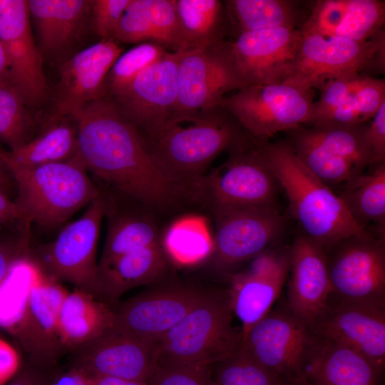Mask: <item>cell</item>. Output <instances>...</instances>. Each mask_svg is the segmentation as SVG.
<instances>
[{
  "label": "cell",
  "mask_w": 385,
  "mask_h": 385,
  "mask_svg": "<svg viewBox=\"0 0 385 385\" xmlns=\"http://www.w3.org/2000/svg\"><path fill=\"white\" fill-rule=\"evenodd\" d=\"M73 119L79 157L96 177L150 207H168L183 193L155 163L137 128L108 97L87 104Z\"/></svg>",
  "instance_id": "cell-1"
},
{
  "label": "cell",
  "mask_w": 385,
  "mask_h": 385,
  "mask_svg": "<svg viewBox=\"0 0 385 385\" xmlns=\"http://www.w3.org/2000/svg\"><path fill=\"white\" fill-rule=\"evenodd\" d=\"M247 134L232 114L217 106L169 117L155 131L140 135L164 174L190 195L213 160L229 152Z\"/></svg>",
  "instance_id": "cell-2"
},
{
  "label": "cell",
  "mask_w": 385,
  "mask_h": 385,
  "mask_svg": "<svg viewBox=\"0 0 385 385\" xmlns=\"http://www.w3.org/2000/svg\"><path fill=\"white\" fill-rule=\"evenodd\" d=\"M257 143L287 195L291 215L305 235L324 248L366 231L356 223L337 193L303 164L287 140Z\"/></svg>",
  "instance_id": "cell-3"
},
{
  "label": "cell",
  "mask_w": 385,
  "mask_h": 385,
  "mask_svg": "<svg viewBox=\"0 0 385 385\" xmlns=\"http://www.w3.org/2000/svg\"><path fill=\"white\" fill-rule=\"evenodd\" d=\"M228 289H213L155 343L157 366L212 365L238 351Z\"/></svg>",
  "instance_id": "cell-4"
},
{
  "label": "cell",
  "mask_w": 385,
  "mask_h": 385,
  "mask_svg": "<svg viewBox=\"0 0 385 385\" xmlns=\"http://www.w3.org/2000/svg\"><path fill=\"white\" fill-rule=\"evenodd\" d=\"M9 170L17 188L14 202L23 219L30 223L61 225L101 191L88 176L79 155L31 169Z\"/></svg>",
  "instance_id": "cell-5"
},
{
  "label": "cell",
  "mask_w": 385,
  "mask_h": 385,
  "mask_svg": "<svg viewBox=\"0 0 385 385\" xmlns=\"http://www.w3.org/2000/svg\"><path fill=\"white\" fill-rule=\"evenodd\" d=\"M228 160L205 175L190 196L207 205L213 215L242 208L273 206L281 188L248 133L229 152Z\"/></svg>",
  "instance_id": "cell-6"
},
{
  "label": "cell",
  "mask_w": 385,
  "mask_h": 385,
  "mask_svg": "<svg viewBox=\"0 0 385 385\" xmlns=\"http://www.w3.org/2000/svg\"><path fill=\"white\" fill-rule=\"evenodd\" d=\"M108 207L106 195L100 191L84 214L66 226L53 241L31 247L28 262L41 274L70 283L101 301L96 252Z\"/></svg>",
  "instance_id": "cell-7"
},
{
  "label": "cell",
  "mask_w": 385,
  "mask_h": 385,
  "mask_svg": "<svg viewBox=\"0 0 385 385\" xmlns=\"http://www.w3.org/2000/svg\"><path fill=\"white\" fill-rule=\"evenodd\" d=\"M299 30L294 68L283 83L313 90L330 80L365 71L384 73V28L366 41L324 35L303 25Z\"/></svg>",
  "instance_id": "cell-8"
},
{
  "label": "cell",
  "mask_w": 385,
  "mask_h": 385,
  "mask_svg": "<svg viewBox=\"0 0 385 385\" xmlns=\"http://www.w3.org/2000/svg\"><path fill=\"white\" fill-rule=\"evenodd\" d=\"M328 299L385 306V235L369 231L324 247Z\"/></svg>",
  "instance_id": "cell-9"
},
{
  "label": "cell",
  "mask_w": 385,
  "mask_h": 385,
  "mask_svg": "<svg viewBox=\"0 0 385 385\" xmlns=\"http://www.w3.org/2000/svg\"><path fill=\"white\" fill-rule=\"evenodd\" d=\"M313 103L312 90L282 82L243 87L224 97L219 106L255 139L265 142L279 132L305 125Z\"/></svg>",
  "instance_id": "cell-10"
},
{
  "label": "cell",
  "mask_w": 385,
  "mask_h": 385,
  "mask_svg": "<svg viewBox=\"0 0 385 385\" xmlns=\"http://www.w3.org/2000/svg\"><path fill=\"white\" fill-rule=\"evenodd\" d=\"M36 272L8 329L24 352L26 361L48 371L56 368L66 354L58 332V314L68 291L59 282Z\"/></svg>",
  "instance_id": "cell-11"
},
{
  "label": "cell",
  "mask_w": 385,
  "mask_h": 385,
  "mask_svg": "<svg viewBox=\"0 0 385 385\" xmlns=\"http://www.w3.org/2000/svg\"><path fill=\"white\" fill-rule=\"evenodd\" d=\"M314 334L285 302L271 309L242 337V347L255 361L290 384L301 382Z\"/></svg>",
  "instance_id": "cell-12"
},
{
  "label": "cell",
  "mask_w": 385,
  "mask_h": 385,
  "mask_svg": "<svg viewBox=\"0 0 385 385\" xmlns=\"http://www.w3.org/2000/svg\"><path fill=\"white\" fill-rule=\"evenodd\" d=\"M177 84L176 102L169 117L217 106L227 93L246 86L233 64L227 40L184 50L178 63Z\"/></svg>",
  "instance_id": "cell-13"
},
{
  "label": "cell",
  "mask_w": 385,
  "mask_h": 385,
  "mask_svg": "<svg viewBox=\"0 0 385 385\" xmlns=\"http://www.w3.org/2000/svg\"><path fill=\"white\" fill-rule=\"evenodd\" d=\"M161 282L112 306L113 327L155 344L213 290L183 282Z\"/></svg>",
  "instance_id": "cell-14"
},
{
  "label": "cell",
  "mask_w": 385,
  "mask_h": 385,
  "mask_svg": "<svg viewBox=\"0 0 385 385\" xmlns=\"http://www.w3.org/2000/svg\"><path fill=\"white\" fill-rule=\"evenodd\" d=\"M214 216V251L210 258L214 267L225 273L271 247L287 227L277 205L238 209Z\"/></svg>",
  "instance_id": "cell-15"
},
{
  "label": "cell",
  "mask_w": 385,
  "mask_h": 385,
  "mask_svg": "<svg viewBox=\"0 0 385 385\" xmlns=\"http://www.w3.org/2000/svg\"><path fill=\"white\" fill-rule=\"evenodd\" d=\"M70 355L69 367L85 376H113L149 384L157 367L155 343L113 326Z\"/></svg>",
  "instance_id": "cell-16"
},
{
  "label": "cell",
  "mask_w": 385,
  "mask_h": 385,
  "mask_svg": "<svg viewBox=\"0 0 385 385\" xmlns=\"http://www.w3.org/2000/svg\"><path fill=\"white\" fill-rule=\"evenodd\" d=\"M184 50L169 52L139 73L119 94L109 98L140 135L160 128L170 115L178 92V67Z\"/></svg>",
  "instance_id": "cell-17"
},
{
  "label": "cell",
  "mask_w": 385,
  "mask_h": 385,
  "mask_svg": "<svg viewBox=\"0 0 385 385\" xmlns=\"http://www.w3.org/2000/svg\"><path fill=\"white\" fill-rule=\"evenodd\" d=\"M123 47L113 38L76 53L60 68V78L52 112L45 127L74 116L87 104L106 97V80L122 54Z\"/></svg>",
  "instance_id": "cell-18"
},
{
  "label": "cell",
  "mask_w": 385,
  "mask_h": 385,
  "mask_svg": "<svg viewBox=\"0 0 385 385\" xmlns=\"http://www.w3.org/2000/svg\"><path fill=\"white\" fill-rule=\"evenodd\" d=\"M0 41L8 56L13 84L28 106H41L49 88L43 55L31 29L28 1L0 0Z\"/></svg>",
  "instance_id": "cell-19"
},
{
  "label": "cell",
  "mask_w": 385,
  "mask_h": 385,
  "mask_svg": "<svg viewBox=\"0 0 385 385\" xmlns=\"http://www.w3.org/2000/svg\"><path fill=\"white\" fill-rule=\"evenodd\" d=\"M299 43V28H276L242 34L227 41V46L247 86L285 81L292 73Z\"/></svg>",
  "instance_id": "cell-20"
},
{
  "label": "cell",
  "mask_w": 385,
  "mask_h": 385,
  "mask_svg": "<svg viewBox=\"0 0 385 385\" xmlns=\"http://www.w3.org/2000/svg\"><path fill=\"white\" fill-rule=\"evenodd\" d=\"M289 246L265 250L244 270L232 273L227 289L242 337L271 309L289 275Z\"/></svg>",
  "instance_id": "cell-21"
},
{
  "label": "cell",
  "mask_w": 385,
  "mask_h": 385,
  "mask_svg": "<svg viewBox=\"0 0 385 385\" xmlns=\"http://www.w3.org/2000/svg\"><path fill=\"white\" fill-rule=\"evenodd\" d=\"M309 327L316 336L358 351L384 371L385 306L328 299Z\"/></svg>",
  "instance_id": "cell-22"
},
{
  "label": "cell",
  "mask_w": 385,
  "mask_h": 385,
  "mask_svg": "<svg viewBox=\"0 0 385 385\" xmlns=\"http://www.w3.org/2000/svg\"><path fill=\"white\" fill-rule=\"evenodd\" d=\"M289 254L285 302L310 326L326 306L331 292L325 250L301 230L289 246Z\"/></svg>",
  "instance_id": "cell-23"
},
{
  "label": "cell",
  "mask_w": 385,
  "mask_h": 385,
  "mask_svg": "<svg viewBox=\"0 0 385 385\" xmlns=\"http://www.w3.org/2000/svg\"><path fill=\"white\" fill-rule=\"evenodd\" d=\"M384 21V1L317 0L303 26L324 35L366 41Z\"/></svg>",
  "instance_id": "cell-24"
},
{
  "label": "cell",
  "mask_w": 385,
  "mask_h": 385,
  "mask_svg": "<svg viewBox=\"0 0 385 385\" xmlns=\"http://www.w3.org/2000/svg\"><path fill=\"white\" fill-rule=\"evenodd\" d=\"M382 372L358 351L315 335L303 379L315 385H379Z\"/></svg>",
  "instance_id": "cell-25"
},
{
  "label": "cell",
  "mask_w": 385,
  "mask_h": 385,
  "mask_svg": "<svg viewBox=\"0 0 385 385\" xmlns=\"http://www.w3.org/2000/svg\"><path fill=\"white\" fill-rule=\"evenodd\" d=\"M91 6L88 0H28L42 55H58L77 40L91 20Z\"/></svg>",
  "instance_id": "cell-26"
},
{
  "label": "cell",
  "mask_w": 385,
  "mask_h": 385,
  "mask_svg": "<svg viewBox=\"0 0 385 385\" xmlns=\"http://www.w3.org/2000/svg\"><path fill=\"white\" fill-rule=\"evenodd\" d=\"M170 265L158 243L98 267L101 301L112 307L122 294L131 289L163 281Z\"/></svg>",
  "instance_id": "cell-27"
},
{
  "label": "cell",
  "mask_w": 385,
  "mask_h": 385,
  "mask_svg": "<svg viewBox=\"0 0 385 385\" xmlns=\"http://www.w3.org/2000/svg\"><path fill=\"white\" fill-rule=\"evenodd\" d=\"M229 34L276 28H300L310 11L308 3L296 0L223 1Z\"/></svg>",
  "instance_id": "cell-28"
},
{
  "label": "cell",
  "mask_w": 385,
  "mask_h": 385,
  "mask_svg": "<svg viewBox=\"0 0 385 385\" xmlns=\"http://www.w3.org/2000/svg\"><path fill=\"white\" fill-rule=\"evenodd\" d=\"M112 307L76 289L68 292L60 307L58 332L66 353L98 337L113 326Z\"/></svg>",
  "instance_id": "cell-29"
},
{
  "label": "cell",
  "mask_w": 385,
  "mask_h": 385,
  "mask_svg": "<svg viewBox=\"0 0 385 385\" xmlns=\"http://www.w3.org/2000/svg\"><path fill=\"white\" fill-rule=\"evenodd\" d=\"M78 155L76 123H71L68 118L48 125L15 150L0 148V157L8 170L31 169L66 161Z\"/></svg>",
  "instance_id": "cell-30"
},
{
  "label": "cell",
  "mask_w": 385,
  "mask_h": 385,
  "mask_svg": "<svg viewBox=\"0 0 385 385\" xmlns=\"http://www.w3.org/2000/svg\"><path fill=\"white\" fill-rule=\"evenodd\" d=\"M340 187L336 192L362 229L385 235V163L372 165Z\"/></svg>",
  "instance_id": "cell-31"
},
{
  "label": "cell",
  "mask_w": 385,
  "mask_h": 385,
  "mask_svg": "<svg viewBox=\"0 0 385 385\" xmlns=\"http://www.w3.org/2000/svg\"><path fill=\"white\" fill-rule=\"evenodd\" d=\"M180 50H193L223 41L229 34L225 4L220 0H175Z\"/></svg>",
  "instance_id": "cell-32"
},
{
  "label": "cell",
  "mask_w": 385,
  "mask_h": 385,
  "mask_svg": "<svg viewBox=\"0 0 385 385\" xmlns=\"http://www.w3.org/2000/svg\"><path fill=\"white\" fill-rule=\"evenodd\" d=\"M160 245L170 264L192 267L212 255L213 234L207 220L198 215H187L174 220L160 235Z\"/></svg>",
  "instance_id": "cell-33"
},
{
  "label": "cell",
  "mask_w": 385,
  "mask_h": 385,
  "mask_svg": "<svg viewBox=\"0 0 385 385\" xmlns=\"http://www.w3.org/2000/svg\"><path fill=\"white\" fill-rule=\"evenodd\" d=\"M287 140L303 164L322 183L332 189L364 173L353 163L330 152L309 133L307 126L288 131ZM333 190V189H332Z\"/></svg>",
  "instance_id": "cell-34"
},
{
  "label": "cell",
  "mask_w": 385,
  "mask_h": 385,
  "mask_svg": "<svg viewBox=\"0 0 385 385\" xmlns=\"http://www.w3.org/2000/svg\"><path fill=\"white\" fill-rule=\"evenodd\" d=\"M158 243H160V235L156 224L150 217L134 212L114 214L109 220L98 267Z\"/></svg>",
  "instance_id": "cell-35"
},
{
  "label": "cell",
  "mask_w": 385,
  "mask_h": 385,
  "mask_svg": "<svg viewBox=\"0 0 385 385\" xmlns=\"http://www.w3.org/2000/svg\"><path fill=\"white\" fill-rule=\"evenodd\" d=\"M369 122L353 125L320 124L307 127L311 135L327 150L364 171L373 165L367 136Z\"/></svg>",
  "instance_id": "cell-36"
},
{
  "label": "cell",
  "mask_w": 385,
  "mask_h": 385,
  "mask_svg": "<svg viewBox=\"0 0 385 385\" xmlns=\"http://www.w3.org/2000/svg\"><path fill=\"white\" fill-rule=\"evenodd\" d=\"M27 104L12 82L0 83V140L15 150L34 138Z\"/></svg>",
  "instance_id": "cell-37"
},
{
  "label": "cell",
  "mask_w": 385,
  "mask_h": 385,
  "mask_svg": "<svg viewBox=\"0 0 385 385\" xmlns=\"http://www.w3.org/2000/svg\"><path fill=\"white\" fill-rule=\"evenodd\" d=\"M384 102V79L367 76L362 84L342 105L316 125H353L367 123Z\"/></svg>",
  "instance_id": "cell-38"
},
{
  "label": "cell",
  "mask_w": 385,
  "mask_h": 385,
  "mask_svg": "<svg viewBox=\"0 0 385 385\" xmlns=\"http://www.w3.org/2000/svg\"><path fill=\"white\" fill-rule=\"evenodd\" d=\"M169 52L158 43L146 41L122 53L107 75L106 97L112 98L121 93L144 69Z\"/></svg>",
  "instance_id": "cell-39"
},
{
  "label": "cell",
  "mask_w": 385,
  "mask_h": 385,
  "mask_svg": "<svg viewBox=\"0 0 385 385\" xmlns=\"http://www.w3.org/2000/svg\"><path fill=\"white\" fill-rule=\"evenodd\" d=\"M215 385H292L272 374L241 347L212 365ZM299 383V382H298Z\"/></svg>",
  "instance_id": "cell-40"
},
{
  "label": "cell",
  "mask_w": 385,
  "mask_h": 385,
  "mask_svg": "<svg viewBox=\"0 0 385 385\" xmlns=\"http://www.w3.org/2000/svg\"><path fill=\"white\" fill-rule=\"evenodd\" d=\"M5 223L0 225V286L14 266L28 260L31 248L29 222H9L4 230Z\"/></svg>",
  "instance_id": "cell-41"
},
{
  "label": "cell",
  "mask_w": 385,
  "mask_h": 385,
  "mask_svg": "<svg viewBox=\"0 0 385 385\" xmlns=\"http://www.w3.org/2000/svg\"><path fill=\"white\" fill-rule=\"evenodd\" d=\"M112 38L118 43H155L151 0H132Z\"/></svg>",
  "instance_id": "cell-42"
},
{
  "label": "cell",
  "mask_w": 385,
  "mask_h": 385,
  "mask_svg": "<svg viewBox=\"0 0 385 385\" xmlns=\"http://www.w3.org/2000/svg\"><path fill=\"white\" fill-rule=\"evenodd\" d=\"M367 75H348L327 81L319 90L321 96L314 101L308 120L304 126L319 123L331 112L342 105L362 84Z\"/></svg>",
  "instance_id": "cell-43"
},
{
  "label": "cell",
  "mask_w": 385,
  "mask_h": 385,
  "mask_svg": "<svg viewBox=\"0 0 385 385\" xmlns=\"http://www.w3.org/2000/svg\"><path fill=\"white\" fill-rule=\"evenodd\" d=\"M155 43L170 52L181 48L175 0H151Z\"/></svg>",
  "instance_id": "cell-44"
},
{
  "label": "cell",
  "mask_w": 385,
  "mask_h": 385,
  "mask_svg": "<svg viewBox=\"0 0 385 385\" xmlns=\"http://www.w3.org/2000/svg\"><path fill=\"white\" fill-rule=\"evenodd\" d=\"M212 365L157 366L149 384L150 385H215L212 375Z\"/></svg>",
  "instance_id": "cell-45"
},
{
  "label": "cell",
  "mask_w": 385,
  "mask_h": 385,
  "mask_svg": "<svg viewBox=\"0 0 385 385\" xmlns=\"http://www.w3.org/2000/svg\"><path fill=\"white\" fill-rule=\"evenodd\" d=\"M132 0H92L91 22L102 39L112 38L118 24Z\"/></svg>",
  "instance_id": "cell-46"
},
{
  "label": "cell",
  "mask_w": 385,
  "mask_h": 385,
  "mask_svg": "<svg viewBox=\"0 0 385 385\" xmlns=\"http://www.w3.org/2000/svg\"><path fill=\"white\" fill-rule=\"evenodd\" d=\"M367 136L371 150L372 165L385 163V102L369 122Z\"/></svg>",
  "instance_id": "cell-47"
},
{
  "label": "cell",
  "mask_w": 385,
  "mask_h": 385,
  "mask_svg": "<svg viewBox=\"0 0 385 385\" xmlns=\"http://www.w3.org/2000/svg\"><path fill=\"white\" fill-rule=\"evenodd\" d=\"M21 364L16 349L0 338V385L7 384L19 371Z\"/></svg>",
  "instance_id": "cell-48"
},
{
  "label": "cell",
  "mask_w": 385,
  "mask_h": 385,
  "mask_svg": "<svg viewBox=\"0 0 385 385\" xmlns=\"http://www.w3.org/2000/svg\"><path fill=\"white\" fill-rule=\"evenodd\" d=\"M43 385H87L86 377L72 368L60 371L56 368L46 371Z\"/></svg>",
  "instance_id": "cell-49"
},
{
  "label": "cell",
  "mask_w": 385,
  "mask_h": 385,
  "mask_svg": "<svg viewBox=\"0 0 385 385\" xmlns=\"http://www.w3.org/2000/svg\"><path fill=\"white\" fill-rule=\"evenodd\" d=\"M46 373L25 361L6 385H43Z\"/></svg>",
  "instance_id": "cell-50"
},
{
  "label": "cell",
  "mask_w": 385,
  "mask_h": 385,
  "mask_svg": "<svg viewBox=\"0 0 385 385\" xmlns=\"http://www.w3.org/2000/svg\"><path fill=\"white\" fill-rule=\"evenodd\" d=\"M21 219L24 220L18 206L0 190V221L8 222Z\"/></svg>",
  "instance_id": "cell-51"
},
{
  "label": "cell",
  "mask_w": 385,
  "mask_h": 385,
  "mask_svg": "<svg viewBox=\"0 0 385 385\" xmlns=\"http://www.w3.org/2000/svg\"><path fill=\"white\" fill-rule=\"evenodd\" d=\"M85 377L87 385H150L144 381L129 380L113 376H88Z\"/></svg>",
  "instance_id": "cell-52"
},
{
  "label": "cell",
  "mask_w": 385,
  "mask_h": 385,
  "mask_svg": "<svg viewBox=\"0 0 385 385\" xmlns=\"http://www.w3.org/2000/svg\"><path fill=\"white\" fill-rule=\"evenodd\" d=\"M14 185L16 186L14 180L0 157V190L7 195Z\"/></svg>",
  "instance_id": "cell-53"
},
{
  "label": "cell",
  "mask_w": 385,
  "mask_h": 385,
  "mask_svg": "<svg viewBox=\"0 0 385 385\" xmlns=\"http://www.w3.org/2000/svg\"><path fill=\"white\" fill-rule=\"evenodd\" d=\"M12 82L10 75L9 61L4 47L0 41V83Z\"/></svg>",
  "instance_id": "cell-54"
},
{
  "label": "cell",
  "mask_w": 385,
  "mask_h": 385,
  "mask_svg": "<svg viewBox=\"0 0 385 385\" xmlns=\"http://www.w3.org/2000/svg\"><path fill=\"white\" fill-rule=\"evenodd\" d=\"M301 385H315L311 382L307 381V380L302 379V381L301 382Z\"/></svg>",
  "instance_id": "cell-55"
},
{
  "label": "cell",
  "mask_w": 385,
  "mask_h": 385,
  "mask_svg": "<svg viewBox=\"0 0 385 385\" xmlns=\"http://www.w3.org/2000/svg\"><path fill=\"white\" fill-rule=\"evenodd\" d=\"M302 382V381H301ZM301 382H299V383H296V384H294L292 385H301Z\"/></svg>",
  "instance_id": "cell-56"
},
{
  "label": "cell",
  "mask_w": 385,
  "mask_h": 385,
  "mask_svg": "<svg viewBox=\"0 0 385 385\" xmlns=\"http://www.w3.org/2000/svg\"><path fill=\"white\" fill-rule=\"evenodd\" d=\"M4 223H5V222H3L0 221V225H1Z\"/></svg>",
  "instance_id": "cell-57"
}]
</instances>
